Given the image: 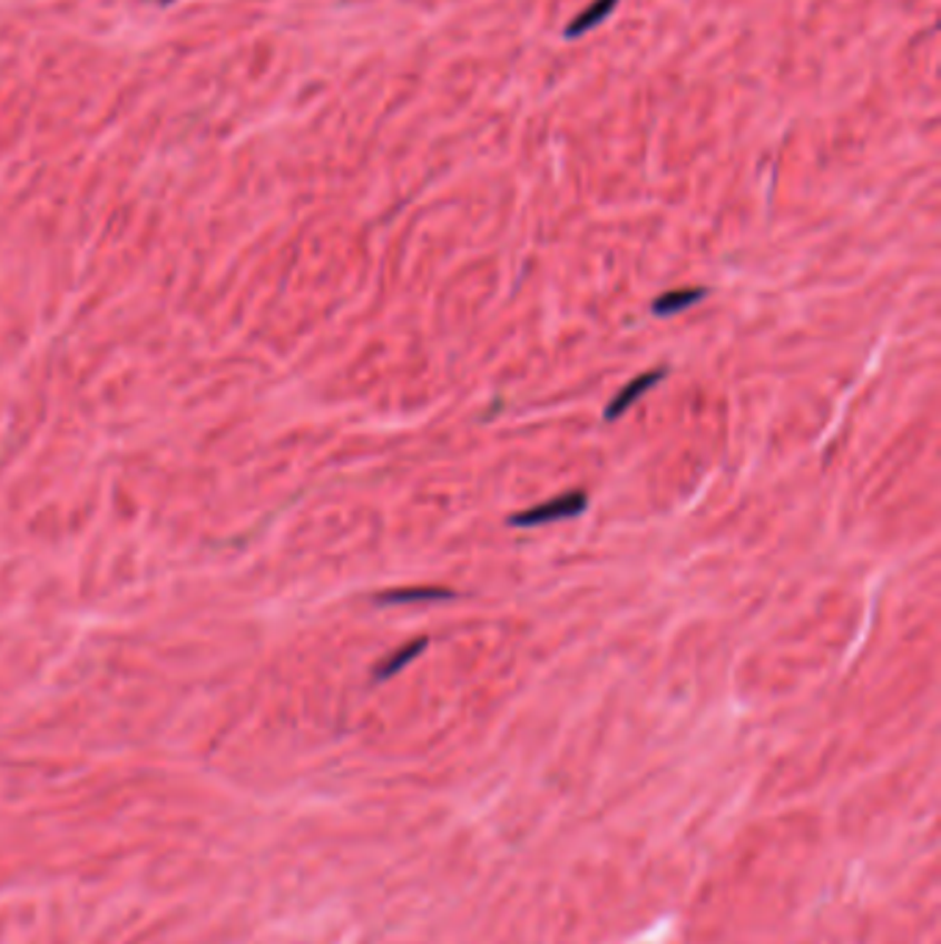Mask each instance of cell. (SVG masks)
Listing matches in <instances>:
<instances>
[{
  "label": "cell",
  "instance_id": "6da1fadb",
  "mask_svg": "<svg viewBox=\"0 0 941 944\" xmlns=\"http://www.w3.org/2000/svg\"><path fill=\"white\" fill-rule=\"evenodd\" d=\"M586 505H588L586 494L569 492V494H561V498L550 500V503H541V505H536V509L519 511V514L508 517V525L536 528V525H547V522L569 520V517L582 514V511H586Z\"/></svg>",
  "mask_w": 941,
  "mask_h": 944
},
{
  "label": "cell",
  "instance_id": "7a4b0ae2",
  "mask_svg": "<svg viewBox=\"0 0 941 944\" xmlns=\"http://www.w3.org/2000/svg\"><path fill=\"white\" fill-rule=\"evenodd\" d=\"M666 376V367H660V371H649V373H640L638 378H633V382L625 384V390H621L619 395H616L614 401H610L608 409H605V420H616L621 417V414L627 412L629 406L635 404V401L640 399L644 393H649L651 387H655L660 378Z\"/></svg>",
  "mask_w": 941,
  "mask_h": 944
},
{
  "label": "cell",
  "instance_id": "3957f363",
  "mask_svg": "<svg viewBox=\"0 0 941 944\" xmlns=\"http://www.w3.org/2000/svg\"><path fill=\"white\" fill-rule=\"evenodd\" d=\"M455 591L437 589V586H418V589H392L381 591L376 597L379 606H412V602H437V600H453Z\"/></svg>",
  "mask_w": 941,
  "mask_h": 944
},
{
  "label": "cell",
  "instance_id": "277c9868",
  "mask_svg": "<svg viewBox=\"0 0 941 944\" xmlns=\"http://www.w3.org/2000/svg\"><path fill=\"white\" fill-rule=\"evenodd\" d=\"M616 6H619V0H594V3L588 6V9H582L580 14H577L575 20H571L569 26H566L563 37L577 39V37H582V33L594 31V28L602 26V22L608 20L610 14H614Z\"/></svg>",
  "mask_w": 941,
  "mask_h": 944
},
{
  "label": "cell",
  "instance_id": "5b68a950",
  "mask_svg": "<svg viewBox=\"0 0 941 944\" xmlns=\"http://www.w3.org/2000/svg\"><path fill=\"white\" fill-rule=\"evenodd\" d=\"M704 296H707V291H704V287H683V291H668V293H663V296L657 298L655 304H651V313L660 315V318H666V315H677V313H683V309L693 307V304L702 302Z\"/></svg>",
  "mask_w": 941,
  "mask_h": 944
},
{
  "label": "cell",
  "instance_id": "8992f818",
  "mask_svg": "<svg viewBox=\"0 0 941 944\" xmlns=\"http://www.w3.org/2000/svg\"><path fill=\"white\" fill-rule=\"evenodd\" d=\"M425 643H429V641H425V638H418V641H412V643H406V647H401V649H398V652H395V655H390V658H386V660H384V663H379L376 675H373V677H376V679H379V682H381V679H390V677H395V675H398V671H401V669H403V666H406V663H412V660H414V658H418V655H420V652H423V649H425Z\"/></svg>",
  "mask_w": 941,
  "mask_h": 944
}]
</instances>
